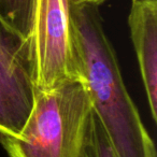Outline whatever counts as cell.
Returning a JSON list of instances; mask_svg holds the SVG:
<instances>
[{
    "mask_svg": "<svg viewBox=\"0 0 157 157\" xmlns=\"http://www.w3.org/2000/svg\"><path fill=\"white\" fill-rule=\"evenodd\" d=\"M92 111L90 92L83 81L37 92L21 133L0 136V143L10 157H81Z\"/></svg>",
    "mask_w": 157,
    "mask_h": 157,
    "instance_id": "obj_2",
    "label": "cell"
},
{
    "mask_svg": "<svg viewBox=\"0 0 157 157\" xmlns=\"http://www.w3.org/2000/svg\"><path fill=\"white\" fill-rule=\"evenodd\" d=\"M142 83L154 122L157 120V1L132 0L128 16Z\"/></svg>",
    "mask_w": 157,
    "mask_h": 157,
    "instance_id": "obj_5",
    "label": "cell"
},
{
    "mask_svg": "<svg viewBox=\"0 0 157 157\" xmlns=\"http://www.w3.org/2000/svg\"><path fill=\"white\" fill-rule=\"evenodd\" d=\"M36 0H0V21L24 38L33 28Z\"/></svg>",
    "mask_w": 157,
    "mask_h": 157,
    "instance_id": "obj_6",
    "label": "cell"
},
{
    "mask_svg": "<svg viewBox=\"0 0 157 157\" xmlns=\"http://www.w3.org/2000/svg\"><path fill=\"white\" fill-rule=\"evenodd\" d=\"M81 157H116L105 128L93 109Z\"/></svg>",
    "mask_w": 157,
    "mask_h": 157,
    "instance_id": "obj_7",
    "label": "cell"
},
{
    "mask_svg": "<svg viewBox=\"0 0 157 157\" xmlns=\"http://www.w3.org/2000/svg\"><path fill=\"white\" fill-rule=\"evenodd\" d=\"M78 5H90V6H95L97 7L100 3L105 2V0H74Z\"/></svg>",
    "mask_w": 157,
    "mask_h": 157,
    "instance_id": "obj_8",
    "label": "cell"
},
{
    "mask_svg": "<svg viewBox=\"0 0 157 157\" xmlns=\"http://www.w3.org/2000/svg\"><path fill=\"white\" fill-rule=\"evenodd\" d=\"M75 15L93 109L114 154L116 157H156L154 142L126 90L97 7L78 5Z\"/></svg>",
    "mask_w": 157,
    "mask_h": 157,
    "instance_id": "obj_1",
    "label": "cell"
},
{
    "mask_svg": "<svg viewBox=\"0 0 157 157\" xmlns=\"http://www.w3.org/2000/svg\"><path fill=\"white\" fill-rule=\"evenodd\" d=\"M74 0H36L30 40L37 92L85 80Z\"/></svg>",
    "mask_w": 157,
    "mask_h": 157,
    "instance_id": "obj_3",
    "label": "cell"
},
{
    "mask_svg": "<svg viewBox=\"0 0 157 157\" xmlns=\"http://www.w3.org/2000/svg\"><path fill=\"white\" fill-rule=\"evenodd\" d=\"M36 95L30 40L0 21V136L20 135Z\"/></svg>",
    "mask_w": 157,
    "mask_h": 157,
    "instance_id": "obj_4",
    "label": "cell"
}]
</instances>
